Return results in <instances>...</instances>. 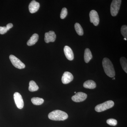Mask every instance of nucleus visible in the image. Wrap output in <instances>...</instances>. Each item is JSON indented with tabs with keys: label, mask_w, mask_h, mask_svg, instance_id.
Returning a JSON list of instances; mask_svg holds the SVG:
<instances>
[{
	"label": "nucleus",
	"mask_w": 127,
	"mask_h": 127,
	"mask_svg": "<svg viewBox=\"0 0 127 127\" xmlns=\"http://www.w3.org/2000/svg\"><path fill=\"white\" fill-rule=\"evenodd\" d=\"M73 79L72 74L69 72L66 71L64 73L62 77V81L64 84H67L71 82Z\"/></svg>",
	"instance_id": "10"
},
{
	"label": "nucleus",
	"mask_w": 127,
	"mask_h": 127,
	"mask_svg": "<svg viewBox=\"0 0 127 127\" xmlns=\"http://www.w3.org/2000/svg\"><path fill=\"white\" fill-rule=\"evenodd\" d=\"M121 33L124 38L127 39V25H123L121 29Z\"/></svg>",
	"instance_id": "20"
},
{
	"label": "nucleus",
	"mask_w": 127,
	"mask_h": 127,
	"mask_svg": "<svg viewBox=\"0 0 127 127\" xmlns=\"http://www.w3.org/2000/svg\"><path fill=\"white\" fill-rule=\"evenodd\" d=\"M74 93L76 94V92H74Z\"/></svg>",
	"instance_id": "27"
},
{
	"label": "nucleus",
	"mask_w": 127,
	"mask_h": 127,
	"mask_svg": "<svg viewBox=\"0 0 127 127\" xmlns=\"http://www.w3.org/2000/svg\"><path fill=\"white\" fill-rule=\"evenodd\" d=\"M65 56L69 61H72L74 59V54L71 48L67 46H65L64 49Z\"/></svg>",
	"instance_id": "12"
},
{
	"label": "nucleus",
	"mask_w": 127,
	"mask_h": 127,
	"mask_svg": "<svg viewBox=\"0 0 127 127\" xmlns=\"http://www.w3.org/2000/svg\"><path fill=\"white\" fill-rule=\"evenodd\" d=\"M40 5L39 2L35 0L32 1L29 6V11L32 14L36 12L40 8Z\"/></svg>",
	"instance_id": "11"
},
{
	"label": "nucleus",
	"mask_w": 127,
	"mask_h": 127,
	"mask_svg": "<svg viewBox=\"0 0 127 127\" xmlns=\"http://www.w3.org/2000/svg\"><path fill=\"white\" fill-rule=\"evenodd\" d=\"M67 14V9L65 7H64L62 9L61 12V16H60L61 18L62 19H64L66 16Z\"/></svg>",
	"instance_id": "21"
},
{
	"label": "nucleus",
	"mask_w": 127,
	"mask_h": 127,
	"mask_svg": "<svg viewBox=\"0 0 127 127\" xmlns=\"http://www.w3.org/2000/svg\"><path fill=\"white\" fill-rule=\"evenodd\" d=\"M87 95L86 93L79 92L73 95L72 97V100L75 102H78L83 101L86 99Z\"/></svg>",
	"instance_id": "8"
},
{
	"label": "nucleus",
	"mask_w": 127,
	"mask_h": 127,
	"mask_svg": "<svg viewBox=\"0 0 127 127\" xmlns=\"http://www.w3.org/2000/svg\"><path fill=\"white\" fill-rule=\"evenodd\" d=\"M13 25H12V24L11 23H9V24H7V25H6V27L7 28L8 30H9L10 29H11V28L13 27Z\"/></svg>",
	"instance_id": "24"
},
{
	"label": "nucleus",
	"mask_w": 127,
	"mask_h": 127,
	"mask_svg": "<svg viewBox=\"0 0 127 127\" xmlns=\"http://www.w3.org/2000/svg\"><path fill=\"white\" fill-rule=\"evenodd\" d=\"M124 40H126V41L127 40V39H126V38H124Z\"/></svg>",
	"instance_id": "25"
},
{
	"label": "nucleus",
	"mask_w": 127,
	"mask_h": 127,
	"mask_svg": "<svg viewBox=\"0 0 127 127\" xmlns=\"http://www.w3.org/2000/svg\"><path fill=\"white\" fill-rule=\"evenodd\" d=\"M102 65L104 72L108 76L113 77L115 76V71L113 65L109 59L105 58L102 61Z\"/></svg>",
	"instance_id": "1"
},
{
	"label": "nucleus",
	"mask_w": 127,
	"mask_h": 127,
	"mask_svg": "<svg viewBox=\"0 0 127 127\" xmlns=\"http://www.w3.org/2000/svg\"><path fill=\"white\" fill-rule=\"evenodd\" d=\"M92 58V55L90 50L89 48L86 49L84 54V59L85 62L88 63Z\"/></svg>",
	"instance_id": "15"
},
{
	"label": "nucleus",
	"mask_w": 127,
	"mask_h": 127,
	"mask_svg": "<svg viewBox=\"0 0 127 127\" xmlns=\"http://www.w3.org/2000/svg\"><path fill=\"white\" fill-rule=\"evenodd\" d=\"M48 118L55 121H63L68 118L67 114L64 111L56 110L51 112L48 115Z\"/></svg>",
	"instance_id": "2"
},
{
	"label": "nucleus",
	"mask_w": 127,
	"mask_h": 127,
	"mask_svg": "<svg viewBox=\"0 0 127 127\" xmlns=\"http://www.w3.org/2000/svg\"><path fill=\"white\" fill-rule=\"evenodd\" d=\"M9 58L11 63L16 68L20 69L25 68V64L15 56L13 55H10Z\"/></svg>",
	"instance_id": "5"
},
{
	"label": "nucleus",
	"mask_w": 127,
	"mask_h": 127,
	"mask_svg": "<svg viewBox=\"0 0 127 127\" xmlns=\"http://www.w3.org/2000/svg\"><path fill=\"white\" fill-rule=\"evenodd\" d=\"M120 62L121 65L124 70L127 73V59L124 57H122L120 59Z\"/></svg>",
	"instance_id": "19"
},
{
	"label": "nucleus",
	"mask_w": 127,
	"mask_h": 127,
	"mask_svg": "<svg viewBox=\"0 0 127 127\" xmlns=\"http://www.w3.org/2000/svg\"><path fill=\"white\" fill-rule=\"evenodd\" d=\"M14 97L16 105L18 108L22 109L24 107V101L21 95L19 93H14Z\"/></svg>",
	"instance_id": "6"
},
{
	"label": "nucleus",
	"mask_w": 127,
	"mask_h": 127,
	"mask_svg": "<svg viewBox=\"0 0 127 127\" xmlns=\"http://www.w3.org/2000/svg\"><path fill=\"white\" fill-rule=\"evenodd\" d=\"M96 86V83L93 80H88L84 83L83 84V87L85 88L94 89Z\"/></svg>",
	"instance_id": "13"
},
{
	"label": "nucleus",
	"mask_w": 127,
	"mask_h": 127,
	"mask_svg": "<svg viewBox=\"0 0 127 127\" xmlns=\"http://www.w3.org/2000/svg\"><path fill=\"white\" fill-rule=\"evenodd\" d=\"M39 89V87L37 85L35 82L31 81L29 83V90L31 92L37 91Z\"/></svg>",
	"instance_id": "16"
},
{
	"label": "nucleus",
	"mask_w": 127,
	"mask_h": 127,
	"mask_svg": "<svg viewBox=\"0 0 127 127\" xmlns=\"http://www.w3.org/2000/svg\"><path fill=\"white\" fill-rule=\"evenodd\" d=\"M114 102L112 100H109L103 103L97 105L95 107V111L100 112L112 107L114 105Z\"/></svg>",
	"instance_id": "3"
},
{
	"label": "nucleus",
	"mask_w": 127,
	"mask_h": 127,
	"mask_svg": "<svg viewBox=\"0 0 127 127\" xmlns=\"http://www.w3.org/2000/svg\"><path fill=\"white\" fill-rule=\"evenodd\" d=\"M122 1L121 0H113L112 1L111 5V13L113 16H116L118 14Z\"/></svg>",
	"instance_id": "4"
},
{
	"label": "nucleus",
	"mask_w": 127,
	"mask_h": 127,
	"mask_svg": "<svg viewBox=\"0 0 127 127\" xmlns=\"http://www.w3.org/2000/svg\"><path fill=\"white\" fill-rule=\"evenodd\" d=\"M31 101L34 105H40L44 102V100L43 98H41L34 97L32 98Z\"/></svg>",
	"instance_id": "17"
},
{
	"label": "nucleus",
	"mask_w": 127,
	"mask_h": 127,
	"mask_svg": "<svg viewBox=\"0 0 127 127\" xmlns=\"http://www.w3.org/2000/svg\"><path fill=\"white\" fill-rule=\"evenodd\" d=\"M75 28L76 32L78 35L82 36L83 35L84 32H83V29L79 23H75Z\"/></svg>",
	"instance_id": "18"
},
{
	"label": "nucleus",
	"mask_w": 127,
	"mask_h": 127,
	"mask_svg": "<svg viewBox=\"0 0 127 127\" xmlns=\"http://www.w3.org/2000/svg\"><path fill=\"white\" fill-rule=\"evenodd\" d=\"M56 38V35L55 32L50 31L45 34V41L47 43L50 42H54Z\"/></svg>",
	"instance_id": "9"
},
{
	"label": "nucleus",
	"mask_w": 127,
	"mask_h": 127,
	"mask_svg": "<svg viewBox=\"0 0 127 127\" xmlns=\"http://www.w3.org/2000/svg\"><path fill=\"white\" fill-rule=\"evenodd\" d=\"M39 39V35L37 34H34L32 35L30 40L28 41V45L31 46L35 45Z\"/></svg>",
	"instance_id": "14"
},
{
	"label": "nucleus",
	"mask_w": 127,
	"mask_h": 127,
	"mask_svg": "<svg viewBox=\"0 0 127 127\" xmlns=\"http://www.w3.org/2000/svg\"><path fill=\"white\" fill-rule=\"evenodd\" d=\"M89 16L90 22L91 23H93L95 26L98 25L100 22V19L97 12L95 10H92L90 12Z\"/></svg>",
	"instance_id": "7"
},
{
	"label": "nucleus",
	"mask_w": 127,
	"mask_h": 127,
	"mask_svg": "<svg viewBox=\"0 0 127 127\" xmlns=\"http://www.w3.org/2000/svg\"><path fill=\"white\" fill-rule=\"evenodd\" d=\"M107 123L111 126H116L117 124V121L113 119H109L107 120Z\"/></svg>",
	"instance_id": "22"
},
{
	"label": "nucleus",
	"mask_w": 127,
	"mask_h": 127,
	"mask_svg": "<svg viewBox=\"0 0 127 127\" xmlns=\"http://www.w3.org/2000/svg\"><path fill=\"white\" fill-rule=\"evenodd\" d=\"M113 79H115V78H113Z\"/></svg>",
	"instance_id": "26"
},
{
	"label": "nucleus",
	"mask_w": 127,
	"mask_h": 127,
	"mask_svg": "<svg viewBox=\"0 0 127 127\" xmlns=\"http://www.w3.org/2000/svg\"><path fill=\"white\" fill-rule=\"evenodd\" d=\"M9 30L6 27H0V34H4Z\"/></svg>",
	"instance_id": "23"
}]
</instances>
